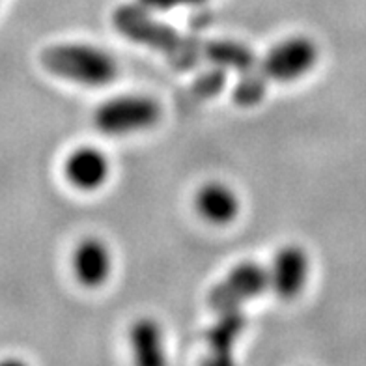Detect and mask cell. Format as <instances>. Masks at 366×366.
I'll list each match as a JSON object with an SVG mask.
<instances>
[{
  "label": "cell",
  "instance_id": "obj_2",
  "mask_svg": "<svg viewBox=\"0 0 366 366\" xmlns=\"http://www.w3.org/2000/svg\"><path fill=\"white\" fill-rule=\"evenodd\" d=\"M163 118V107L148 94H116L94 109L92 122L105 137H131L154 129Z\"/></svg>",
  "mask_w": 366,
  "mask_h": 366
},
{
  "label": "cell",
  "instance_id": "obj_7",
  "mask_svg": "<svg viewBox=\"0 0 366 366\" xmlns=\"http://www.w3.org/2000/svg\"><path fill=\"white\" fill-rule=\"evenodd\" d=\"M310 269V256L303 247H280L267 267L269 290L282 301H294L309 285Z\"/></svg>",
  "mask_w": 366,
  "mask_h": 366
},
{
  "label": "cell",
  "instance_id": "obj_9",
  "mask_svg": "<svg viewBox=\"0 0 366 366\" xmlns=\"http://www.w3.org/2000/svg\"><path fill=\"white\" fill-rule=\"evenodd\" d=\"M133 361L140 366H161L167 362L164 332L154 318H139L127 332Z\"/></svg>",
  "mask_w": 366,
  "mask_h": 366
},
{
  "label": "cell",
  "instance_id": "obj_6",
  "mask_svg": "<svg viewBox=\"0 0 366 366\" xmlns=\"http://www.w3.org/2000/svg\"><path fill=\"white\" fill-rule=\"evenodd\" d=\"M69 271L73 274V280L81 288H103L112 279V271H114L112 249L102 237H82L69 254Z\"/></svg>",
  "mask_w": 366,
  "mask_h": 366
},
{
  "label": "cell",
  "instance_id": "obj_10",
  "mask_svg": "<svg viewBox=\"0 0 366 366\" xmlns=\"http://www.w3.org/2000/svg\"><path fill=\"white\" fill-rule=\"evenodd\" d=\"M219 314H221V320L209 331V344L215 355L228 353L232 344L236 342V338L245 327V318L241 316L239 310H227Z\"/></svg>",
  "mask_w": 366,
  "mask_h": 366
},
{
  "label": "cell",
  "instance_id": "obj_11",
  "mask_svg": "<svg viewBox=\"0 0 366 366\" xmlns=\"http://www.w3.org/2000/svg\"><path fill=\"white\" fill-rule=\"evenodd\" d=\"M185 2H197V0H185Z\"/></svg>",
  "mask_w": 366,
  "mask_h": 366
},
{
  "label": "cell",
  "instance_id": "obj_8",
  "mask_svg": "<svg viewBox=\"0 0 366 366\" xmlns=\"http://www.w3.org/2000/svg\"><path fill=\"white\" fill-rule=\"evenodd\" d=\"M241 198L236 189L221 179L198 185L193 194V209L202 222L215 228L230 227L241 213Z\"/></svg>",
  "mask_w": 366,
  "mask_h": 366
},
{
  "label": "cell",
  "instance_id": "obj_4",
  "mask_svg": "<svg viewBox=\"0 0 366 366\" xmlns=\"http://www.w3.org/2000/svg\"><path fill=\"white\" fill-rule=\"evenodd\" d=\"M269 290L267 267L252 260L234 265L209 292V307L215 312L239 310L252 299L260 297Z\"/></svg>",
  "mask_w": 366,
  "mask_h": 366
},
{
  "label": "cell",
  "instance_id": "obj_3",
  "mask_svg": "<svg viewBox=\"0 0 366 366\" xmlns=\"http://www.w3.org/2000/svg\"><path fill=\"white\" fill-rule=\"evenodd\" d=\"M320 62L318 44L309 36H288L273 45L262 60V71L279 84H292L314 71Z\"/></svg>",
  "mask_w": 366,
  "mask_h": 366
},
{
  "label": "cell",
  "instance_id": "obj_1",
  "mask_svg": "<svg viewBox=\"0 0 366 366\" xmlns=\"http://www.w3.org/2000/svg\"><path fill=\"white\" fill-rule=\"evenodd\" d=\"M39 62L51 75L82 88H105L120 73V64L111 51L84 41L49 45Z\"/></svg>",
  "mask_w": 366,
  "mask_h": 366
},
{
  "label": "cell",
  "instance_id": "obj_5",
  "mask_svg": "<svg viewBox=\"0 0 366 366\" xmlns=\"http://www.w3.org/2000/svg\"><path fill=\"white\" fill-rule=\"evenodd\" d=\"M62 176L79 193H96L111 179L112 161L99 146L79 144L64 157Z\"/></svg>",
  "mask_w": 366,
  "mask_h": 366
}]
</instances>
